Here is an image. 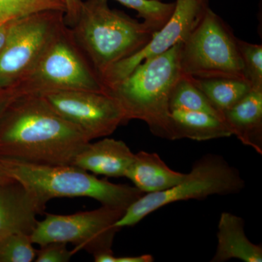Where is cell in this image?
<instances>
[{
    "instance_id": "6da1fadb",
    "label": "cell",
    "mask_w": 262,
    "mask_h": 262,
    "mask_svg": "<svg viewBox=\"0 0 262 262\" xmlns=\"http://www.w3.org/2000/svg\"><path fill=\"white\" fill-rule=\"evenodd\" d=\"M91 141L42 96L13 97L0 114V156L44 165H72Z\"/></svg>"
},
{
    "instance_id": "30bf717a",
    "label": "cell",
    "mask_w": 262,
    "mask_h": 262,
    "mask_svg": "<svg viewBox=\"0 0 262 262\" xmlns=\"http://www.w3.org/2000/svg\"><path fill=\"white\" fill-rule=\"evenodd\" d=\"M62 117L87 136L90 141L112 135L125 125L123 112L106 93L68 91L42 96Z\"/></svg>"
},
{
    "instance_id": "9c48e42d",
    "label": "cell",
    "mask_w": 262,
    "mask_h": 262,
    "mask_svg": "<svg viewBox=\"0 0 262 262\" xmlns=\"http://www.w3.org/2000/svg\"><path fill=\"white\" fill-rule=\"evenodd\" d=\"M64 24V13L58 10L13 20L0 51V91L13 87L32 70Z\"/></svg>"
},
{
    "instance_id": "ac0fdd59",
    "label": "cell",
    "mask_w": 262,
    "mask_h": 262,
    "mask_svg": "<svg viewBox=\"0 0 262 262\" xmlns=\"http://www.w3.org/2000/svg\"><path fill=\"white\" fill-rule=\"evenodd\" d=\"M188 77L222 117L252 90L249 82L243 79Z\"/></svg>"
},
{
    "instance_id": "4fadbf2b",
    "label": "cell",
    "mask_w": 262,
    "mask_h": 262,
    "mask_svg": "<svg viewBox=\"0 0 262 262\" xmlns=\"http://www.w3.org/2000/svg\"><path fill=\"white\" fill-rule=\"evenodd\" d=\"M134 158V153L121 140L104 137L97 142H89L73 160L72 165L96 175L125 177Z\"/></svg>"
},
{
    "instance_id": "44dd1931",
    "label": "cell",
    "mask_w": 262,
    "mask_h": 262,
    "mask_svg": "<svg viewBox=\"0 0 262 262\" xmlns=\"http://www.w3.org/2000/svg\"><path fill=\"white\" fill-rule=\"evenodd\" d=\"M127 8L137 12L138 17L158 32L168 21L175 9L176 3L156 0H115Z\"/></svg>"
},
{
    "instance_id": "d4e9b609",
    "label": "cell",
    "mask_w": 262,
    "mask_h": 262,
    "mask_svg": "<svg viewBox=\"0 0 262 262\" xmlns=\"http://www.w3.org/2000/svg\"><path fill=\"white\" fill-rule=\"evenodd\" d=\"M66 11L64 13V21L66 25L72 28L77 23L80 17L82 9V0H64Z\"/></svg>"
},
{
    "instance_id": "cb8c5ba5",
    "label": "cell",
    "mask_w": 262,
    "mask_h": 262,
    "mask_svg": "<svg viewBox=\"0 0 262 262\" xmlns=\"http://www.w3.org/2000/svg\"><path fill=\"white\" fill-rule=\"evenodd\" d=\"M75 253L67 248V244L63 243H50L40 246L37 250L34 261L36 262H67Z\"/></svg>"
},
{
    "instance_id": "7402d4cb",
    "label": "cell",
    "mask_w": 262,
    "mask_h": 262,
    "mask_svg": "<svg viewBox=\"0 0 262 262\" xmlns=\"http://www.w3.org/2000/svg\"><path fill=\"white\" fill-rule=\"evenodd\" d=\"M36 254L29 234H13L0 241V262H32Z\"/></svg>"
},
{
    "instance_id": "277c9868",
    "label": "cell",
    "mask_w": 262,
    "mask_h": 262,
    "mask_svg": "<svg viewBox=\"0 0 262 262\" xmlns=\"http://www.w3.org/2000/svg\"><path fill=\"white\" fill-rule=\"evenodd\" d=\"M71 29L100 79L113 66L142 49L156 32L144 21L110 8L108 0L83 2Z\"/></svg>"
},
{
    "instance_id": "8992f818",
    "label": "cell",
    "mask_w": 262,
    "mask_h": 262,
    "mask_svg": "<svg viewBox=\"0 0 262 262\" xmlns=\"http://www.w3.org/2000/svg\"><path fill=\"white\" fill-rule=\"evenodd\" d=\"M246 183L237 168L220 155L207 154L194 162L182 182L166 190L143 194L125 210L116 225L121 229L139 224L147 215L171 203L238 194Z\"/></svg>"
},
{
    "instance_id": "4316f807",
    "label": "cell",
    "mask_w": 262,
    "mask_h": 262,
    "mask_svg": "<svg viewBox=\"0 0 262 262\" xmlns=\"http://www.w3.org/2000/svg\"><path fill=\"white\" fill-rule=\"evenodd\" d=\"M13 20L0 24V51L4 48L5 43H6Z\"/></svg>"
},
{
    "instance_id": "e0dca14e",
    "label": "cell",
    "mask_w": 262,
    "mask_h": 262,
    "mask_svg": "<svg viewBox=\"0 0 262 262\" xmlns=\"http://www.w3.org/2000/svg\"><path fill=\"white\" fill-rule=\"evenodd\" d=\"M170 120L174 140L189 139L203 141L232 136L223 119L210 114L172 110L170 111Z\"/></svg>"
},
{
    "instance_id": "d6986e66",
    "label": "cell",
    "mask_w": 262,
    "mask_h": 262,
    "mask_svg": "<svg viewBox=\"0 0 262 262\" xmlns=\"http://www.w3.org/2000/svg\"><path fill=\"white\" fill-rule=\"evenodd\" d=\"M169 106L170 111L179 110L201 112L223 119L205 95L185 75H181L174 84L169 98Z\"/></svg>"
},
{
    "instance_id": "7c38bea8",
    "label": "cell",
    "mask_w": 262,
    "mask_h": 262,
    "mask_svg": "<svg viewBox=\"0 0 262 262\" xmlns=\"http://www.w3.org/2000/svg\"><path fill=\"white\" fill-rule=\"evenodd\" d=\"M45 210L23 184L12 179L0 183V241L13 234L31 235Z\"/></svg>"
},
{
    "instance_id": "3957f363",
    "label": "cell",
    "mask_w": 262,
    "mask_h": 262,
    "mask_svg": "<svg viewBox=\"0 0 262 262\" xmlns=\"http://www.w3.org/2000/svg\"><path fill=\"white\" fill-rule=\"evenodd\" d=\"M0 173L28 188L46 208L53 198H90L125 211L144 194L134 186L98 179L72 165H44L0 156Z\"/></svg>"
},
{
    "instance_id": "52a82bcc",
    "label": "cell",
    "mask_w": 262,
    "mask_h": 262,
    "mask_svg": "<svg viewBox=\"0 0 262 262\" xmlns=\"http://www.w3.org/2000/svg\"><path fill=\"white\" fill-rule=\"evenodd\" d=\"M179 63L181 74L188 77L245 80L237 38L209 6L182 43Z\"/></svg>"
},
{
    "instance_id": "f1b7e54d",
    "label": "cell",
    "mask_w": 262,
    "mask_h": 262,
    "mask_svg": "<svg viewBox=\"0 0 262 262\" xmlns=\"http://www.w3.org/2000/svg\"><path fill=\"white\" fill-rule=\"evenodd\" d=\"M8 177H5L3 173H0V183L4 182L5 181L8 180Z\"/></svg>"
},
{
    "instance_id": "7a4b0ae2",
    "label": "cell",
    "mask_w": 262,
    "mask_h": 262,
    "mask_svg": "<svg viewBox=\"0 0 262 262\" xmlns=\"http://www.w3.org/2000/svg\"><path fill=\"white\" fill-rule=\"evenodd\" d=\"M182 43L140 63L121 82L106 91L121 107L126 124L145 122L153 135L174 140L169 98L180 77Z\"/></svg>"
},
{
    "instance_id": "83f0119b",
    "label": "cell",
    "mask_w": 262,
    "mask_h": 262,
    "mask_svg": "<svg viewBox=\"0 0 262 262\" xmlns=\"http://www.w3.org/2000/svg\"><path fill=\"white\" fill-rule=\"evenodd\" d=\"M12 97L9 93L6 91H0V114L3 111L5 106H7Z\"/></svg>"
},
{
    "instance_id": "5bb4252c",
    "label": "cell",
    "mask_w": 262,
    "mask_h": 262,
    "mask_svg": "<svg viewBox=\"0 0 262 262\" xmlns=\"http://www.w3.org/2000/svg\"><path fill=\"white\" fill-rule=\"evenodd\" d=\"M216 236V250L211 262H225L231 259L262 261L261 246L253 244L248 238L242 217L223 212L219 221Z\"/></svg>"
},
{
    "instance_id": "9a60e30c",
    "label": "cell",
    "mask_w": 262,
    "mask_h": 262,
    "mask_svg": "<svg viewBox=\"0 0 262 262\" xmlns=\"http://www.w3.org/2000/svg\"><path fill=\"white\" fill-rule=\"evenodd\" d=\"M223 118L232 136L262 155V91L251 90Z\"/></svg>"
},
{
    "instance_id": "8fae6325",
    "label": "cell",
    "mask_w": 262,
    "mask_h": 262,
    "mask_svg": "<svg viewBox=\"0 0 262 262\" xmlns=\"http://www.w3.org/2000/svg\"><path fill=\"white\" fill-rule=\"evenodd\" d=\"M175 3L173 15L155 33L151 40L132 56L113 66L101 77L106 92L124 80L142 62L160 56L176 45L184 42L208 7L200 0H176Z\"/></svg>"
},
{
    "instance_id": "f546056e",
    "label": "cell",
    "mask_w": 262,
    "mask_h": 262,
    "mask_svg": "<svg viewBox=\"0 0 262 262\" xmlns=\"http://www.w3.org/2000/svg\"><path fill=\"white\" fill-rule=\"evenodd\" d=\"M156 1H163V0H156ZM203 5H207L208 6L209 4V0H200Z\"/></svg>"
},
{
    "instance_id": "5b68a950",
    "label": "cell",
    "mask_w": 262,
    "mask_h": 262,
    "mask_svg": "<svg viewBox=\"0 0 262 262\" xmlns=\"http://www.w3.org/2000/svg\"><path fill=\"white\" fill-rule=\"evenodd\" d=\"M5 91L12 97L68 91L106 93L99 76L66 24L32 70Z\"/></svg>"
},
{
    "instance_id": "ba28073f",
    "label": "cell",
    "mask_w": 262,
    "mask_h": 262,
    "mask_svg": "<svg viewBox=\"0 0 262 262\" xmlns=\"http://www.w3.org/2000/svg\"><path fill=\"white\" fill-rule=\"evenodd\" d=\"M125 211L102 206L93 211L79 212L71 215L46 213L42 221H38L31 234L33 244L39 246L50 243L71 244L75 253L84 250L92 256L112 251L117 227Z\"/></svg>"
},
{
    "instance_id": "484cf974",
    "label": "cell",
    "mask_w": 262,
    "mask_h": 262,
    "mask_svg": "<svg viewBox=\"0 0 262 262\" xmlns=\"http://www.w3.org/2000/svg\"><path fill=\"white\" fill-rule=\"evenodd\" d=\"M155 258L151 255L143 254L136 256H114L113 262H153Z\"/></svg>"
},
{
    "instance_id": "603a6c76",
    "label": "cell",
    "mask_w": 262,
    "mask_h": 262,
    "mask_svg": "<svg viewBox=\"0 0 262 262\" xmlns=\"http://www.w3.org/2000/svg\"><path fill=\"white\" fill-rule=\"evenodd\" d=\"M239 53L244 65L245 80L251 89L262 91V46L241 40L237 38Z\"/></svg>"
},
{
    "instance_id": "2e32d148",
    "label": "cell",
    "mask_w": 262,
    "mask_h": 262,
    "mask_svg": "<svg viewBox=\"0 0 262 262\" xmlns=\"http://www.w3.org/2000/svg\"><path fill=\"white\" fill-rule=\"evenodd\" d=\"M186 173L169 168L157 153L141 151L134 154L125 178L144 194L161 192L182 182Z\"/></svg>"
},
{
    "instance_id": "ffe728a7",
    "label": "cell",
    "mask_w": 262,
    "mask_h": 262,
    "mask_svg": "<svg viewBox=\"0 0 262 262\" xmlns=\"http://www.w3.org/2000/svg\"><path fill=\"white\" fill-rule=\"evenodd\" d=\"M48 10L65 13L64 0H0V24Z\"/></svg>"
}]
</instances>
